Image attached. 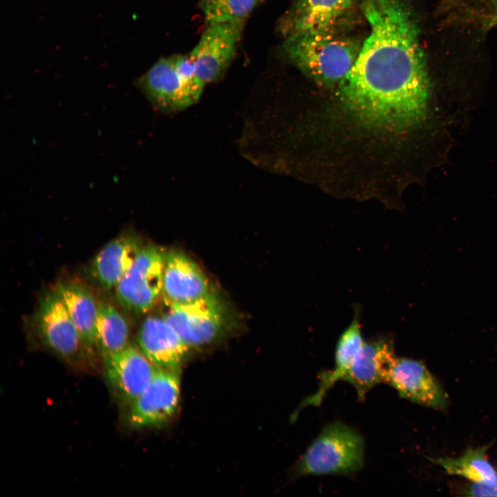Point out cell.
<instances>
[{"mask_svg": "<svg viewBox=\"0 0 497 497\" xmlns=\"http://www.w3.org/2000/svg\"><path fill=\"white\" fill-rule=\"evenodd\" d=\"M354 6L355 0H295L279 28L284 38L303 32L342 30Z\"/></svg>", "mask_w": 497, "mask_h": 497, "instance_id": "ba28073f", "label": "cell"}, {"mask_svg": "<svg viewBox=\"0 0 497 497\" xmlns=\"http://www.w3.org/2000/svg\"><path fill=\"white\" fill-rule=\"evenodd\" d=\"M36 321L41 338L51 350L66 360H77L85 346L56 290L41 298Z\"/></svg>", "mask_w": 497, "mask_h": 497, "instance_id": "30bf717a", "label": "cell"}, {"mask_svg": "<svg viewBox=\"0 0 497 497\" xmlns=\"http://www.w3.org/2000/svg\"><path fill=\"white\" fill-rule=\"evenodd\" d=\"M364 440L360 433L340 422L326 425L295 467L300 476L351 474L364 465Z\"/></svg>", "mask_w": 497, "mask_h": 497, "instance_id": "277c9868", "label": "cell"}, {"mask_svg": "<svg viewBox=\"0 0 497 497\" xmlns=\"http://www.w3.org/2000/svg\"><path fill=\"white\" fill-rule=\"evenodd\" d=\"M166 252L155 245L143 246L134 263L116 286L119 302L126 309L145 313L162 292Z\"/></svg>", "mask_w": 497, "mask_h": 497, "instance_id": "8992f818", "label": "cell"}, {"mask_svg": "<svg viewBox=\"0 0 497 497\" xmlns=\"http://www.w3.org/2000/svg\"><path fill=\"white\" fill-rule=\"evenodd\" d=\"M135 84L153 108L164 113L193 105L206 86L198 78L188 54L159 59Z\"/></svg>", "mask_w": 497, "mask_h": 497, "instance_id": "3957f363", "label": "cell"}, {"mask_svg": "<svg viewBox=\"0 0 497 497\" xmlns=\"http://www.w3.org/2000/svg\"><path fill=\"white\" fill-rule=\"evenodd\" d=\"M144 246L138 237L124 234L107 243L95 255L90 272L105 289L116 288Z\"/></svg>", "mask_w": 497, "mask_h": 497, "instance_id": "e0dca14e", "label": "cell"}, {"mask_svg": "<svg viewBox=\"0 0 497 497\" xmlns=\"http://www.w3.org/2000/svg\"><path fill=\"white\" fill-rule=\"evenodd\" d=\"M260 0H200L207 23L244 22Z\"/></svg>", "mask_w": 497, "mask_h": 497, "instance_id": "ffe728a7", "label": "cell"}, {"mask_svg": "<svg viewBox=\"0 0 497 497\" xmlns=\"http://www.w3.org/2000/svg\"><path fill=\"white\" fill-rule=\"evenodd\" d=\"M491 445L468 448L458 458H429L447 474L463 477L471 483L462 490L470 496H497V468L489 462L487 452Z\"/></svg>", "mask_w": 497, "mask_h": 497, "instance_id": "2e32d148", "label": "cell"}, {"mask_svg": "<svg viewBox=\"0 0 497 497\" xmlns=\"http://www.w3.org/2000/svg\"><path fill=\"white\" fill-rule=\"evenodd\" d=\"M162 316L191 349L215 341L226 325V313L213 292L197 300L180 304L166 303Z\"/></svg>", "mask_w": 497, "mask_h": 497, "instance_id": "5b68a950", "label": "cell"}, {"mask_svg": "<svg viewBox=\"0 0 497 497\" xmlns=\"http://www.w3.org/2000/svg\"><path fill=\"white\" fill-rule=\"evenodd\" d=\"M396 358L391 339L384 337L364 341L344 380L354 387L359 400H363L373 387L385 382Z\"/></svg>", "mask_w": 497, "mask_h": 497, "instance_id": "9a60e30c", "label": "cell"}, {"mask_svg": "<svg viewBox=\"0 0 497 497\" xmlns=\"http://www.w3.org/2000/svg\"><path fill=\"white\" fill-rule=\"evenodd\" d=\"M179 393L176 371L157 368L148 387L131 404L130 425L139 429L164 425L177 411Z\"/></svg>", "mask_w": 497, "mask_h": 497, "instance_id": "9c48e42d", "label": "cell"}, {"mask_svg": "<svg viewBox=\"0 0 497 497\" xmlns=\"http://www.w3.org/2000/svg\"><path fill=\"white\" fill-rule=\"evenodd\" d=\"M104 358L112 387L130 404L146 389L157 369L141 350L129 345Z\"/></svg>", "mask_w": 497, "mask_h": 497, "instance_id": "4fadbf2b", "label": "cell"}, {"mask_svg": "<svg viewBox=\"0 0 497 497\" xmlns=\"http://www.w3.org/2000/svg\"><path fill=\"white\" fill-rule=\"evenodd\" d=\"M137 340L147 358L157 368L166 370L178 369L191 349L162 315H151L144 320Z\"/></svg>", "mask_w": 497, "mask_h": 497, "instance_id": "7c38bea8", "label": "cell"}, {"mask_svg": "<svg viewBox=\"0 0 497 497\" xmlns=\"http://www.w3.org/2000/svg\"><path fill=\"white\" fill-rule=\"evenodd\" d=\"M371 31L337 87L342 118L359 130L396 136L429 117L431 83L420 29L407 0H363Z\"/></svg>", "mask_w": 497, "mask_h": 497, "instance_id": "6da1fadb", "label": "cell"}, {"mask_svg": "<svg viewBox=\"0 0 497 497\" xmlns=\"http://www.w3.org/2000/svg\"><path fill=\"white\" fill-rule=\"evenodd\" d=\"M385 383L393 387L400 396L414 403L440 410L447 405L445 392L421 361L396 357Z\"/></svg>", "mask_w": 497, "mask_h": 497, "instance_id": "8fae6325", "label": "cell"}, {"mask_svg": "<svg viewBox=\"0 0 497 497\" xmlns=\"http://www.w3.org/2000/svg\"><path fill=\"white\" fill-rule=\"evenodd\" d=\"M55 290L64 301L85 347H98L96 330L98 305L91 292L75 282L61 283Z\"/></svg>", "mask_w": 497, "mask_h": 497, "instance_id": "ac0fdd59", "label": "cell"}, {"mask_svg": "<svg viewBox=\"0 0 497 497\" xmlns=\"http://www.w3.org/2000/svg\"><path fill=\"white\" fill-rule=\"evenodd\" d=\"M362 43L342 30L303 32L284 38L288 59L325 87H336L354 65Z\"/></svg>", "mask_w": 497, "mask_h": 497, "instance_id": "7a4b0ae2", "label": "cell"}, {"mask_svg": "<svg viewBox=\"0 0 497 497\" xmlns=\"http://www.w3.org/2000/svg\"><path fill=\"white\" fill-rule=\"evenodd\" d=\"M211 292L208 279L193 260L179 251L166 253L162 292L164 302H188Z\"/></svg>", "mask_w": 497, "mask_h": 497, "instance_id": "5bb4252c", "label": "cell"}, {"mask_svg": "<svg viewBox=\"0 0 497 497\" xmlns=\"http://www.w3.org/2000/svg\"><path fill=\"white\" fill-rule=\"evenodd\" d=\"M98 347L104 358L117 353L128 346V324L113 305H98L96 322Z\"/></svg>", "mask_w": 497, "mask_h": 497, "instance_id": "d6986e66", "label": "cell"}, {"mask_svg": "<svg viewBox=\"0 0 497 497\" xmlns=\"http://www.w3.org/2000/svg\"><path fill=\"white\" fill-rule=\"evenodd\" d=\"M244 23H208L188 53L198 78L205 85L217 81L226 71L235 55Z\"/></svg>", "mask_w": 497, "mask_h": 497, "instance_id": "52a82bcc", "label": "cell"}]
</instances>
